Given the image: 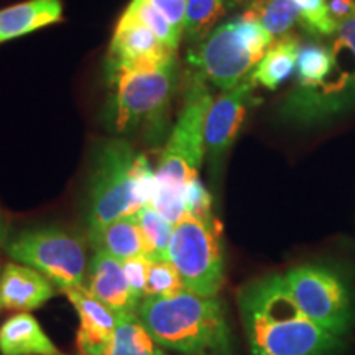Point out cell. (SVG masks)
I'll return each mask as SVG.
<instances>
[{"mask_svg":"<svg viewBox=\"0 0 355 355\" xmlns=\"http://www.w3.org/2000/svg\"><path fill=\"white\" fill-rule=\"evenodd\" d=\"M2 355H63L28 313H15L0 326Z\"/></svg>","mask_w":355,"mask_h":355,"instance_id":"17","label":"cell"},{"mask_svg":"<svg viewBox=\"0 0 355 355\" xmlns=\"http://www.w3.org/2000/svg\"><path fill=\"white\" fill-rule=\"evenodd\" d=\"M300 50L298 40L293 37H282L278 42H273L252 71V81L275 91L296 69Z\"/></svg>","mask_w":355,"mask_h":355,"instance_id":"19","label":"cell"},{"mask_svg":"<svg viewBox=\"0 0 355 355\" xmlns=\"http://www.w3.org/2000/svg\"><path fill=\"white\" fill-rule=\"evenodd\" d=\"M3 242H6V224L0 219V247L3 245Z\"/></svg>","mask_w":355,"mask_h":355,"instance_id":"32","label":"cell"},{"mask_svg":"<svg viewBox=\"0 0 355 355\" xmlns=\"http://www.w3.org/2000/svg\"><path fill=\"white\" fill-rule=\"evenodd\" d=\"M327 6H329L332 19L339 24L340 20H344L355 10V0H331Z\"/></svg>","mask_w":355,"mask_h":355,"instance_id":"31","label":"cell"},{"mask_svg":"<svg viewBox=\"0 0 355 355\" xmlns=\"http://www.w3.org/2000/svg\"><path fill=\"white\" fill-rule=\"evenodd\" d=\"M110 99L105 112L109 130L117 135L153 128L165 121L176 87V60L158 66L127 69L109 78Z\"/></svg>","mask_w":355,"mask_h":355,"instance_id":"5","label":"cell"},{"mask_svg":"<svg viewBox=\"0 0 355 355\" xmlns=\"http://www.w3.org/2000/svg\"><path fill=\"white\" fill-rule=\"evenodd\" d=\"M296 303L311 321L343 339L355 324V301L347 279L324 263L293 266L285 273Z\"/></svg>","mask_w":355,"mask_h":355,"instance_id":"8","label":"cell"},{"mask_svg":"<svg viewBox=\"0 0 355 355\" xmlns=\"http://www.w3.org/2000/svg\"><path fill=\"white\" fill-rule=\"evenodd\" d=\"M150 261H152V259L145 254L132 257V259L122 261L123 273H125L128 285H130L133 296H135L139 301L145 298V288H146V278H148Z\"/></svg>","mask_w":355,"mask_h":355,"instance_id":"29","label":"cell"},{"mask_svg":"<svg viewBox=\"0 0 355 355\" xmlns=\"http://www.w3.org/2000/svg\"><path fill=\"white\" fill-rule=\"evenodd\" d=\"M255 86L257 84L248 76L239 86L224 91V94L212 101L204 125L206 157L212 165H219L237 139L248 109L254 104Z\"/></svg>","mask_w":355,"mask_h":355,"instance_id":"11","label":"cell"},{"mask_svg":"<svg viewBox=\"0 0 355 355\" xmlns=\"http://www.w3.org/2000/svg\"><path fill=\"white\" fill-rule=\"evenodd\" d=\"M168 259L176 266L184 290L212 298L224 285V250L220 225L214 219L186 214L173 225Z\"/></svg>","mask_w":355,"mask_h":355,"instance_id":"7","label":"cell"},{"mask_svg":"<svg viewBox=\"0 0 355 355\" xmlns=\"http://www.w3.org/2000/svg\"><path fill=\"white\" fill-rule=\"evenodd\" d=\"M6 250L17 263L32 266L51 279L60 291L84 286L86 282V247L76 235L60 227L26 229L7 243Z\"/></svg>","mask_w":355,"mask_h":355,"instance_id":"9","label":"cell"},{"mask_svg":"<svg viewBox=\"0 0 355 355\" xmlns=\"http://www.w3.org/2000/svg\"><path fill=\"white\" fill-rule=\"evenodd\" d=\"M137 219H139L141 235H144L145 255H148L150 259H168L173 225L163 219L150 204H145L137 212Z\"/></svg>","mask_w":355,"mask_h":355,"instance_id":"23","label":"cell"},{"mask_svg":"<svg viewBox=\"0 0 355 355\" xmlns=\"http://www.w3.org/2000/svg\"><path fill=\"white\" fill-rule=\"evenodd\" d=\"M79 316V331L76 336L81 355H104L109 340L117 327V316L107 306L102 304L87 286H71L61 290Z\"/></svg>","mask_w":355,"mask_h":355,"instance_id":"13","label":"cell"},{"mask_svg":"<svg viewBox=\"0 0 355 355\" xmlns=\"http://www.w3.org/2000/svg\"><path fill=\"white\" fill-rule=\"evenodd\" d=\"M155 191V171L145 155L123 140L101 145L89 180L87 225L99 227L137 214Z\"/></svg>","mask_w":355,"mask_h":355,"instance_id":"3","label":"cell"},{"mask_svg":"<svg viewBox=\"0 0 355 355\" xmlns=\"http://www.w3.org/2000/svg\"><path fill=\"white\" fill-rule=\"evenodd\" d=\"M63 19L61 0H26L0 10V43L20 38Z\"/></svg>","mask_w":355,"mask_h":355,"instance_id":"16","label":"cell"},{"mask_svg":"<svg viewBox=\"0 0 355 355\" xmlns=\"http://www.w3.org/2000/svg\"><path fill=\"white\" fill-rule=\"evenodd\" d=\"M152 6L163 13L170 24L183 35L184 15H186V0H148Z\"/></svg>","mask_w":355,"mask_h":355,"instance_id":"30","label":"cell"},{"mask_svg":"<svg viewBox=\"0 0 355 355\" xmlns=\"http://www.w3.org/2000/svg\"><path fill=\"white\" fill-rule=\"evenodd\" d=\"M183 290V279H181L176 266L171 263L170 259H152L148 268V278H146L145 298L173 296Z\"/></svg>","mask_w":355,"mask_h":355,"instance_id":"26","label":"cell"},{"mask_svg":"<svg viewBox=\"0 0 355 355\" xmlns=\"http://www.w3.org/2000/svg\"><path fill=\"white\" fill-rule=\"evenodd\" d=\"M242 17L260 24L275 40L300 20V10L295 0H254Z\"/></svg>","mask_w":355,"mask_h":355,"instance_id":"21","label":"cell"},{"mask_svg":"<svg viewBox=\"0 0 355 355\" xmlns=\"http://www.w3.org/2000/svg\"><path fill=\"white\" fill-rule=\"evenodd\" d=\"M173 58L175 51L171 48L130 13L123 12L109 46L107 78L127 69L163 64Z\"/></svg>","mask_w":355,"mask_h":355,"instance_id":"12","label":"cell"},{"mask_svg":"<svg viewBox=\"0 0 355 355\" xmlns=\"http://www.w3.org/2000/svg\"><path fill=\"white\" fill-rule=\"evenodd\" d=\"M212 101L204 79L196 74L186 87L180 119L168 137L155 171V184L159 188L184 193L189 181L199 178L206 157L204 125Z\"/></svg>","mask_w":355,"mask_h":355,"instance_id":"6","label":"cell"},{"mask_svg":"<svg viewBox=\"0 0 355 355\" xmlns=\"http://www.w3.org/2000/svg\"><path fill=\"white\" fill-rule=\"evenodd\" d=\"M229 0H186L183 33L189 42L199 43L214 30V25L225 13Z\"/></svg>","mask_w":355,"mask_h":355,"instance_id":"22","label":"cell"},{"mask_svg":"<svg viewBox=\"0 0 355 355\" xmlns=\"http://www.w3.org/2000/svg\"><path fill=\"white\" fill-rule=\"evenodd\" d=\"M137 316L162 347L183 355H232V336L217 296L189 291L140 301Z\"/></svg>","mask_w":355,"mask_h":355,"instance_id":"2","label":"cell"},{"mask_svg":"<svg viewBox=\"0 0 355 355\" xmlns=\"http://www.w3.org/2000/svg\"><path fill=\"white\" fill-rule=\"evenodd\" d=\"M87 239L96 252H104L121 261L145 254L144 235L137 214L91 227L87 230Z\"/></svg>","mask_w":355,"mask_h":355,"instance_id":"18","label":"cell"},{"mask_svg":"<svg viewBox=\"0 0 355 355\" xmlns=\"http://www.w3.org/2000/svg\"><path fill=\"white\" fill-rule=\"evenodd\" d=\"M125 12L130 13L133 19L139 20L140 24H144L146 28L152 30L168 48L176 51L181 40V33L178 32L175 26L170 24V20L162 12L157 10L148 0H132Z\"/></svg>","mask_w":355,"mask_h":355,"instance_id":"25","label":"cell"},{"mask_svg":"<svg viewBox=\"0 0 355 355\" xmlns=\"http://www.w3.org/2000/svg\"><path fill=\"white\" fill-rule=\"evenodd\" d=\"M56 296L55 283L32 266L7 263L0 273V309L26 313Z\"/></svg>","mask_w":355,"mask_h":355,"instance_id":"14","label":"cell"},{"mask_svg":"<svg viewBox=\"0 0 355 355\" xmlns=\"http://www.w3.org/2000/svg\"><path fill=\"white\" fill-rule=\"evenodd\" d=\"M239 309L252 355H334L344 340L303 313L285 275L257 278L239 293Z\"/></svg>","mask_w":355,"mask_h":355,"instance_id":"1","label":"cell"},{"mask_svg":"<svg viewBox=\"0 0 355 355\" xmlns=\"http://www.w3.org/2000/svg\"><path fill=\"white\" fill-rule=\"evenodd\" d=\"M0 273H2V266H0Z\"/></svg>","mask_w":355,"mask_h":355,"instance_id":"33","label":"cell"},{"mask_svg":"<svg viewBox=\"0 0 355 355\" xmlns=\"http://www.w3.org/2000/svg\"><path fill=\"white\" fill-rule=\"evenodd\" d=\"M331 71L319 86L293 89L282 104V117L298 125H319L355 107V10L332 35Z\"/></svg>","mask_w":355,"mask_h":355,"instance_id":"4","label":"cell"},{"mask_svg":"<svg viewBox=\"0 0 355 355\" xmlns=\"http://www.w3.org/2000/svg\"><path fill=\"white\" fill-rule=\"evenodd\" d=\"M104 355H166L155 343L137 314L117 318L112 339Z\"/></svg>","mask_w":355,"mask_h":355,"instance_id":"20","label":"cell"},{"mask_svg":"<svg viewBox=\"0 0 355 355\" xmlns=\"http://www.w3.org/2000/svg\"><path fill=\"white\" fill-rule=\"evenodd\" d=\"M184 198L188 214L196 216L199 219H214V214H212V196L199 178H194L193 181H189L188 186H186Z\"/></svg>","mask_w":355,"mask_h":355,"instance_id":"28","label":"cell"},{"mask_svg":"<svg viewBox=\"0 0 355 355\" xmlns=\"http://www.w3.org/2000/svg\"><path fill=\"white\" fill-rule=\"evenodd\" d=\"M331 71V50L321 44H308L300 50L296 63L295 89H313L319 86Z\"/></svg>","mask_w":355,"mask_h":355,"instance_id":"24","label":"cell"},{"mask_svg":"<svg viewBox=\"0 0 355 355\" xmlns=\"http://www.w3.org/2000/svg\"><path fill=\"white\" fill-rule=\"evenodd\" d=\"M300 19L311 33L332 37L337 30V21L332 19L326 0H295Z\"/></svg>","mask_w":355,"mask_h":355,"instance_id":"27","label":"cell"},{"mask_svg":"<svg viewBox=\"0 0 355 355\" xmlns=\"http://www.w3.org/2000/svg\"><path fill=\"white\" fill-rule=\"evenodd\" d=\"M87 290L117 318L137 314L140 301L133 296L122 261L104 252H96L89 263Z\"/></svg>","mask_w":355,"mask_h":355,"instance_id":"15","label":"cell"},{"mask_svg":"<svg viewBox=\"0 0 355 355\" xmlns=\"http://www.w3.org/2000/svg\"><path fill=\"white\" fill-rule=\"evenodd\" d=\"M263 58L239 32L235 20L216 26L188 55L198 76L222 91L239 86Z\"/></svg>","mask_w":355,"mask_h":355,"instance_id":"10","label":"cell"},{"mask_svg":"<svg viewBox=\"0 0 355 355\" xmlns=\"http://www.w3.org/2000/svg\"><path fill=\"white\" fill-rule=\"evenodd\" d=\"M252 2H254V0H252Z\"/></svg>","mask_w":355,"mask_h":355,"instance_id":"34","label":"cell"}]
</instances>
